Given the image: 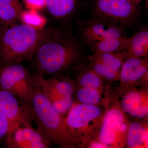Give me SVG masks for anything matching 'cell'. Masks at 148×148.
<instances>
[{
  "label": "cell",
  "mask_w": 148,
  "mask_h": 148,
  "mask_svg": "<svg viewBox=\"0 0 148 148\" xmlns=\"http://www.w3.org/2000/svg\"><path fill=\"white\" fill-rule=\"evenodd\" d=\"M23 11L21 4L0 0V19L3 24H10L19 18Z\"/></svg>",
  "instance_id": "20"
},
{
  "label": "cell",
  "mask_w": 148,
  "mask_h": 148,
  "mask_svg": "<svg viewBox=\"0 0 148 148\" xmlns=\"http://www.w3.org/2000/svg\"><path fill=\"white\" fill-rule=\"evenodd\" d=\"M80 45L71 35L58 29L50 38L38 47L33 56L38 79L62 75L81 65Z\"/></svg>",
  "instance_id": "1"
},
{
  "label": "cell",
  "mask_w": 148,
  "mask_h": 148,
  "mask_svg": "<svg viewBox=\"0 0 148 148\" xmlns=\"http://www.w3.org/2000/svg\"><path fill=\"white\" fill-rule=\"evenodd\" d=\"M53 27L38 29L22 24L0 27V67L31 60L38 47L55 33Z\"/></svg>",
  "instance_id": "2"
},
{
  "label": "cell",
  "mask_w": 148,
  "mask_h": 148,
  "mask_svg": "<svg viewBox=\"0 0 148 148\" xmlns=\"http://www.w3.org/2000/svg\"><path fill=\"white\" fill-rule=\"evenodd\" d=\"M105 111L99 105L74 103L66 120L74 132L80 147H86L96 139Z\"/></svg>",
  "instance_id": "4"
},
{
  "label": "cell",
  "mask_w": 148,
  "mask_h": 148,
  "mask_svg": "<svg viewBox=\"0 0 148 148\" xmlns=\"http://www.w3.org/2000/svg\"><path fill=\"white\" fill-rule=\"evenodd\" d=\"M19 125L12 123L0 112V142L5 140L8 135Z\"/></svg>",
  "instance_id": "25"
},
{
  "label": "cell",
  "mask_w": 148,
  "mask_h": 148,
  "mask_svg": "<svg viewBox=\"0 0 148 148\" xmlns=\"http://www.w3.org/2000/svg\"><path fill=\"white\" fill-rule=\"evenodd\" d=\"M33 122L51 145L61 148L79 147L74 132L66 123V117L53 109L38 82L32 102L28 106Z\"/></svg>",
  "instance_id": "3"
},
{
  "label": "cell",
  "mask_w": 148,
  "mask_h": 148,
  "mask_svg": "<svg viewBox=\"0 0 148 148\" xmlns=\"http://www.w3.org/2000/svg\"><path fill=\"white\" fill-rule=\"evenodd\" d=\"M9 148H48L49 141L37 128L19 126L10 132L6 138Z\"/></svg>",
  "instance_id": "12"
},
{
  "label": "cell",
  "mask_w": 148,
  "mask_h": 148,
  "mask_svg": "<svg viewBox=\"0 0 148 148\" xmlns=\"http://www.w3.org/2000/svg\"><path fill=\"white\" fill-rule=\"evenodd\" d=\"M38 81L21 64L0 67V89L10 91L23 103L31 105Z\"/></svg>",
  "instance_id": "5"
},
{
  "label": "cell",
  "mask_w": 148,
  "mask_h": 148,
  "mask_svg": "<svg viewBox=\"0 0 148 148\" xmlns=\"http://www.w3.org/2000/svg\"><path fill=\"white\" fill-rule=\"evenodd\" d=\"M58 114L64 116L68 114L74 103L72 97H65L50 103Z\"/></svg>",
  "instance_id": "24"
},
{
  "label": "cell",
  "mask_w": 148,
  "mask_h": 148,
  "mask_svg": "<svg viewBox=\"0 0 148 148\" xmlns=\"http://www.w3.org/2000/svg\"><path fill=\"white\" fill-rule=\"evenodd\" d=\"M127 41V37L125 36L111 38L97 43L90 47L93 52L115 53L122 51Z\"/></svg>",
  "instance_id": "18"
},
{
  "label": "cell",
  "mask_w": 148,
  "mask_h": 148,
  "mask_svg": "<svg viewBox=\"0 0 148 148\" xmlns=\"http://www.w3.org/2000/svg\"><path fill=\"white\" fill-rule=\"evenodd\" d=\"M3 1H5L8 2L13 3L15 4H20L19 3V0H3Z\"/></svg>",
  "instance_id": "28"
},
{
  "label": "cell",
  "mask_w": 148,
  "mask_h": 148,
  "mask_svg": "<svg viewBox=\"0 0 148 148\" xmlns=\"http://www.w3.org/2000/svg\"><path fill=\"white\" fill-rule=\"evenodd\" d=\"M0 112L12 123L33 127L29 107L12 92L0 89Z\"/></svg>",
  "instance_id": "10"
},
{
  "label": "cell",
  "mask_w": 148,
  "mask_h": 148,
  "mask_svg": "<svg viewBox=\"0 0 148 148\" xmlns=\"http://www.w3.org/2000/svg\"><path fill=\"white\" fill-rule=\"evenodd\" d=\"M78 26L83 40L89 47L104 40L125 36L123 28L97 18L81 20Z\"/></svg>",
  "instance_id": "9"
},
{
  "label": "cell",
  "mask_w": 148,
  "mask_h": 148,
  "mask_svg": "<svg viewBox=\"0 0 148 148\" xmlns=\"http://www.w3.org/2000/svg\"><path fill=\"white\" fill-rule=\"evenodd\" d=\"M92 55L103 64L112 69L119 76L122 66L125 59L122 51L115 53L93 52Z\"/></svg>",
  "instance_id": "19"
},
{
  "label": "cell",
  "mask_w": 148,
  "mask_h": 148,
  "mask_svg": "<svg viewBox=\"0 0 148 148\" xmlns=\"http://www.w3.org/2000/svg\"><path fill=\"white\" fill-rule=\"evenodd\" d=\"M86 147L90 148H108V147L98 140H93L91 141Z\"/></svg>",
  "instance_id": "27"
},
{
  "label": "cell",
  "mask_w": 148,
  "mask_h": 148,
  "mask_svg": "<svg viewBox=\"0 0 148 148\" xmlns=\"http://www.w3.org/2000/svg\"><path fill=\"white\" fill-rule=\"evenodd\" d=\"M19 17L23 24L38 29L45 28L47 21L45 17L38 13L37 11L34 10L22 11Z\"/></svg>",
  "instance_id": "23"
},
{
  "label": "cell",
  "mask_w": 148,
  "mask_h": 148,
  "mask_svg": "<svg viewBox=\"0 0 148 148\" xmlns=\"http://www.w3.org/2000/svg\"><path fill=\"white\" fill-rule=\"evenodd\" d=\"M78 0H46V8L54 18H64L71 15Z\"/></svg>",
  "instance_id": "16"
},
{
  "label": "cell",
  "mask_w": 148,
  "mask_h": 148,
  "mask_svg": "<svg viewBox=\"0 0 148 148\" xmlns=\"http://www.w3.org/2000/svg\"><path fill=\"white\" fill-rule=\"evenodd\" d=\"M75 91L78 103L99 105L103 101V92L97 89L79 87L76 88Z\"/></svg>",
  "instance_id": "22"
},
{
  "label": "cell",
  "mask_w": 148,
  "mask_h": 148,
  "mask_svg": "<svg viewBox=\"0 0 148 148\" xmlns=\"http://www.w3.org/2000/svg\"><path fill=\"white\" fill-rule=\"evenodd\" d=\"M94 18L115 24L124 29L136 23L140 10L130 0H95Z\"/></svg>",
  "instance_id": "6"
},
{
  "label": "cell",
  "mask_w": 148,
  "mask_h": 148,
  "mask_svg": "<svg viewBox=\"0 0 148 148\" xmlns=\"http://www.w3.org/2000/svg\"><path fill=\"white\" fill-rule=\"evenodd\" d=\"M125 58H143L148 55V30L143 28L127 37L126 46L122 51Z\"/></svg>",
  "instance_id": "14"
},
{
  "label": "cell",
  "mask_w": 148,
  "mask_h": 148,
  "mask_svg": "<svg viewBox=\"0 0 148 148\" xmlns=\"http://www.w3.org/2000/svg\"><path fill=\"white\" fill-rule=\"evenodd\" d=\"M89 67L103 80L110 82L119 81V76L112 69L103 64L91 55L88 57Z\"/></svg>",
  "instance_id": "21"
},
{
  "label": "cell",
  "mask_w": 148,
  "mask_h": 148,
  "mask_svg": "<svg viewBox=\"0 0 148 148\" xmlns=\"http://www.w3.org/2000/svg\"><path fill=\"white\" fill-rule=\"evenodd\" d=\"M75 82L76 88L83 87L92 88L102 91L104 89V80L88 66L79 68Z\"/></svg>",
  "instance_id": "17"
},
{
  "label": "cell",
  "mask_w": 148,
  "mask_h": 148,
  "mask_svg": "<svg viewBox=\"0 0 148 148\" xmlns=\"http://www.w3.org/2000/svg\"><path fill=\"white\" fill-rule=\"evenodd\" d=\"M39 82L50 103L65 97H72L76 90L75 82L62 75L40 79Z\"/></svg>",
  "instance_id": "13"
},
{
  "label": "cell",
  "mask_w": 148,
  "mask_h": 148,
  "mask_svg": "<svg viewBox=\"0 0 148 148\" xmlns=\"http://www.w3.org/2000/svg\"><path fill=\"white\" fill-rule=\"evenodd\" d=\"M118 90L117 98L112 99L127 118L145 121L148 115V96L147 87H123Z\"/></svg>",
  "instance_id": "8"
},
{
  "label": "cell",
  "mask_w": 148,
  "mask_h": 148,
  "mask_svg": "<svg viewBox=\"0 0 148 148\" xmlns=\"http://www.w3.org/2000/svg\"><path fill=\"white\" fill-rule=\"evenodd\" d=\"M148 58H129L125 59L119 74L121 86L147 87L148 85Z\"/></svg>",
  "instance_id": "11"
},
{
  "label": "cell",
  "mask_w": 148,
  "mask_h": 148,
  "mask_svg": "<svg viewBox=\"0 0 148 148\" xmlns=\"http://www.w3.org/2000/svg\"><path fill=\"white\" fill-rule=\"evenodd\" d=\"M147 123L145 121H134L130 122L126 137V147L147 148Z\"/></svg>",
  "instance_id": "15"
},
{
  "label": "cell",
  "mask_w": 148,
  "mask_h": 148,
  "mask_svg": "<svg viewBox=\"0 0 148 148\" xmlns=\"http://www.w3.org/2000/svg\"><path fill=\"white\" fill-rule=\"evenodd\" d=\"M3 25V22H2L1 20L0 19V27L2 26Z\"/></svg>",
  "instance_id": "29"
},
{
  "label": "cell",
  "mask_w": 148,
  "mask_h": 148,
  "mask_svg": "<svg viewBox=\"0 0 148 148\" xmlns=\"http://www.w3.org/2000/svg\"><path fill=\"white\" fill-rule=\"evenodd\" d=\"M103 116L101 127L96 140L109 148L124 147L130 121L116 104L112 102Z\"/></svg>",
  "instance_id": "7"
},
{
  "label": "cell",
  "mask_w": 148,
  "mask_h": 148,
  "mask_svg": "<svg viewBox=\"0 0 148 148\" xmlns=\"http://www.w3.org/2000/svg\"><path fill=\"white\" fill-rule=\"evenodd\" d=\"M24 2L28 10L38 11L46 8V0H24Z\"/></svg>",
  "instance_id": "26"
}]
</instances>
